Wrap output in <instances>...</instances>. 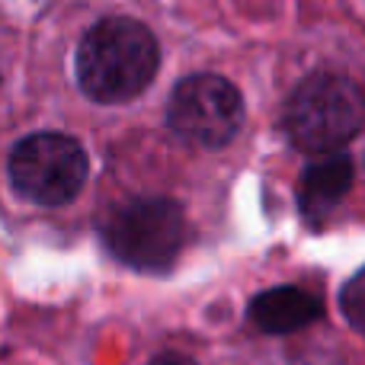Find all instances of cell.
<instances>
[{"label": "cell", "mask_w": 365, "mask_h": 365, "mask_svg": "<svg viewBox=\"0 0 365 365\" xmlns=\"http://www.w3.org/2000/svg\"><path fill=\"white\" fill-rule=\"evenodd\" d=\"M103 244L132 269L164 272L186 244V215L180 202L164 195L125 202L103 225Z\"/></svg>", "instance_id": "3"}, {"label": "cell", "mask_w": 365, "mask_h": 365, "mask_svg": "<svg viewBox=\"0 0 365 365\" xmlns=\"http://www.w3.org/2000/svg\"><path fill=\"white\" fill-rule=\"evenodd\" d=\"M353 160L346 154H327L314 160L298 182V205L311 225H321L353 186Z\"/></svg>", "instance_id": "6"}, {"label": "cell", "mask_w": 365, "mask_h": 365, "mask_svg": "<svg viewBox=\"0 0 365 365\" xmlns=\"http://www.w3.org/2000/svg\"><path fill=\"white\" fill-rule=\"evenodd\" d=\"M148 365H195V362L182 353H160V356H154Z\"/></svg>", "instance_id": "9"}, {"label": "cell", "mask_w": 365, "mask_h": 365, "mask_svg": "<svg viewBox=\"0 0 365 365\" xmlns=\"http://www.w3.org/2000/svg\"><path fill=\"white\" fill-rule=\"evenodd\" d=\"M365 125V93L349 77L311 74L285 106V132L304 154H334Z\"/></svg>", "instance_id": "2"}, {"label": "cell", "mask_w": 365, "mask_h": 365, "mask_svg": "<svg viewBox=\"0 0 365 365\" xmlns=\"http://www.w3.org/2000/svg\"><path fill=\"white\" fill-rule=\"evenodd\" d=\"M321 298L298 285H279L250 302V321L263 334H295L321 317Z\"/></svg>", "instance_id": "7"}, {"label": "cell", "mask_w": 365, "mask_h": 365, "mask_svg": "<svg viewBox=\"0 0 365 365\" xmlns=\"http://www.w3.org/2000/svg\"><path fill=\"white\" fill-rule=\"evenodd\" d=\"M10 182L32 205H68L77 199L90 173L87 151L77 138L61 132H36L23 138L6 160Z\"/></svg>", "instance_id": "4"}, {"label": "cell", "mask_w": 365, "mask_h": 365, "mask_svg": "<svg viewBox=\"0 0 365 365\" xmlns=\"http://www.w3.org/2000/svg\"><path fill=\"white\" fill-rule=\"evenodd\" d=\"M340 304H343V317H346L359 334H365V269H359L346 282V289H343V295H340Z\"/></svg>", "instance_id": "8"}, {"label": "cell", "mask_w": 365, "mask_h": 365, "mask_svg": "<svg viewBox=\"0 0 365 365\" xmlns=\"http://www.w3.org/2000/svg\"><path fill=\"white\" fill-rule=\"evenodd\" d=\"M167 125L186 145L225 148L244 125L240 90L218 74L182 77L167 103Z\"/></svg>", "instance_id": "5"}, {"label": "cell", "mask_w": 365, "mask_h": 365, "mask_svg": "<svg viewBox=\"0 0 365 365\" xmlns=\"http://www.w3.org/2000/svg\"><path fill=\"white\" fill-rule=\"evenodd\" d=\"M158 38L145 23L109 16L83 32L74 55V74L87 100L115 106L148 90L158 74Z\"/></svg>", "instance_id": "1"}]
</instances>
